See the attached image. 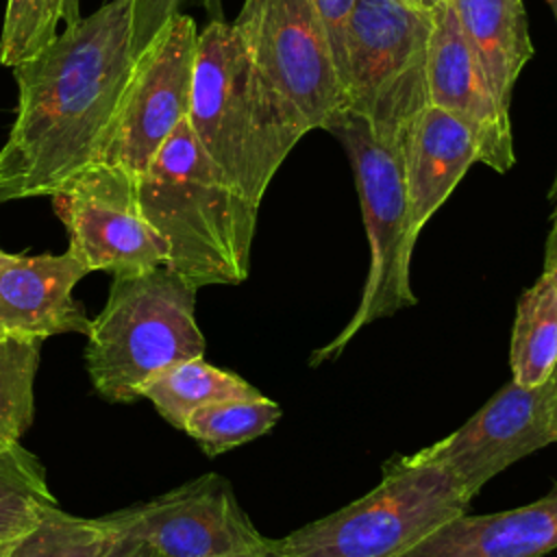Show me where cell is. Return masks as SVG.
<instances>
[{"label": "cell", "mask_w": 557, "mask_h": 557, "mask_svg": "<svg viewBox=\"0 0 557 557\" xmlns=\"http://www.w3.org/2000/svg\"><path fill=\"white\" fill-rule=\"evenodd\" d=\"M133 2L109 0L13 67L17 109L0 148V202L52 196L98 163L135 61Z\"/></svg>", "instance_id": "cell-1"}, {"label": "cell", "mask_w": 557, "mask_h": 557, "mask_svg": "<svg viewBox=\"0 0 557 557\" xmlns=\"http://www.w3.org/2000/svg\"><path fill=\"white\" fill-rule=\"evenodd\" d=\"M137 191L165 242V268L196 289L246 281L259 205L209 159L187 117L137 178Z\"/></svg>", "instance_id": "cell-2"}, {"label": "cell", "mask_w": 557, "mask_h": 557, "mask_svg": "<svg viewBox=\"0 0 557 557\" xmlns=\"http://www.w3.org/2000/svg\"><path fill=\"white\" fill-rule=\"evenodd\" d=\"M187 122L209 159L257 205L305 135L265 87L237 28L224 20H211L198 33Z\"/></svg>", "instance_id": "cell-3"}, {"label": "cell", "mask_w": 557, "mask_h": 557, "mask_svg": "<svg viewBox=\"0 0 557 557\" xmlns=\"http://www.w3.org/2000/svg\"><path fill=\"white\" fill-rule=\"evenodd\" d=\"M196 292L165 265L113 276L85 346L87 374L104 400L131 403L165 368L205 355Z\"/></svg>", "instance_id": "cell-4"}, {"label": "cell", "mask_w": 557, "mask_h": 557, "mask_svg": "<svg viewBox=\"0 0 557 557\" xmlns=\"http://www.w3.org/2000/svg\"><path fill=\"white\" fill-rule=\"evenodd\" d=\"M324 131L339 139L352 165L370 244V265L352 318L311 355V366L339 357L363 326L416 305L409 281L416 233L411 231L403 144L379 137L361 115L346 109L337 111Z\"/></svg>", "instance_id": "cell-5"}, {"label": "cell", "mask_w": 557, "mask_h": 557, "mask_svg": "<svg viewBox=\"0 0 557 557\" xmlns=\"http://www.w3.org/2000/svg\"><path fill=\"white\" fill-rule=\"evenodd\" d=\"M470 498L450 472L418 453L389 459L374 490L281 540L278 557H398Z\"/></svg>", "instance_id": "cell-6"}, {"label": "cell", "mask_w": 557, "mask_h": 557, "mask_svg": "<svg viewBox=\"0 0 557 557\" xmlns=\"http://www.w3.org/2000/svg\"><path fill=\"white\" fill-rule=\"evenodd\" d=\"M431 11L405 0H357L348 22L344 109L372 131L405 144L411 120L429 104Z\"/></svg>", "instance_id": "cell-7"}, {"label": "cell", "mask_w": 557, "mask_h": 557, "mask_svg": "<svg viewBox=\"0 0 557 557\" xmlns=\"http://www.w3.org/2000/svg\"><path fill=\"white\" fill-rule=\"evenodd\" d=\"M270 94L302 131L344 109L326 30L311 0H244L233 22Z\"/></svg>", "instance_id": "cell-8"}, {"label": "cell", "mask_w": 557, "mask_h": 557, "mask_svg": "<svg viewBox=\"0 0 557 557\" xmlns=\"http://www.w3.org/2000/svg\"><path fill=\"white\" fill-rule=\"evenodd\" d=\"M196 48V22L174 13L135 54L98 161L144 174L189 113Z\"/></svg>", "instance_id": "cell-9"}, {"label": "cell", "mask_w": 557, "mask_h": 557, "mask_svg": "<svg viewBox=\"0 0 557 557\" xmlns=\"http://www.w3.org/2000/svg\"><path fill=\"white\" fill-rule=\"evenodd\" d=\"M72 252L87 272L141 274L165 265V242L148 224L137 176L120 165L91 163L50 196Z\"/></svg>", "instance_id": "cell-10"}, {"label": "cell", "mask_w": 557, "mask_h": 557, "mask_svg": "<svg viewBox=\"0 0 557 557\" xmlns=\"http://www.w3.org/2000/svg\"><path fill=\"white\" fill-rule=\"evenodd\" d=\"M100 518L113 531L150 544L157 557H270L274 553V540L257 531L233 485L215 472Z\"/></svg>", "instance_id": "cell-11"}, {"label": "cell", "mask_w": 557, "mask_h": 557, "mask_svg": "<svg viewBox=\"0 0 557 557\" xmlns=\"http://www.w3.org/2000/svg\"><path fill=\"white\" fill-rule=\"evenodd\" d=\"M548 444H557L548 381L533 387L509 381L466 424L418 455L446 468L472 498L498 472Z\"/></svg>", "instance_id": "cell-12"}, {"label": "cell", "mask_w": 557, "mask_h": 557, "mask_svg": "<svg viewBox=\"0 0 557 557\" xmlns=\"http://www.w3.org/2000/svg\"><path fill=\"white\" fill-rule=\"evenodd\" d=\"M433 28L426 59L429 104L461 120L474 135L479 161L496 172L516 163L509 109H505L466 41L448 0L431 9Z\"/></svg>", "instance_id": "cell-13"}, {"label": "cell", "mask_w": 557, "mask_h": 557, "mask_svg": "<svg viewBox=\"0 0 557 557\" xmlns=\"http://www.w3.org/2000/svg\"><path fill=\"white\" fill-rule=\"evenodd\" d=\"M89 274L72 255H11L0 250V335L46 339L91 329L74 285Z\"/></svg>", "instance_id": "cell-14"}, {"label": "cell", "mask_w": 557, "mask_h": 557, "mask_svg": "<svg viewBox=\"0 0 557 557\" xmlns=\"http://www.w3.org/2000/svg\"><path fill=\"white\" fill-rule=\"evenodd\" d=\"M557 548V481L535 503L498 513H459L398 557H540Z\"/></svg>", "instance_id": "cell-15"}, {"label": "cell", "mask_w": 557, "mask_h": 557, "mask_svg": "<svg viewBox=\"0 0 557 557\" xmlns=\"http://www.w3.org/2000/svg\"><path fill=\"white\" fill-rule=\"evenodd\" d=\"M403 154L411 231L418 237L468 168L479 161V146L461 120L426 104L407 128Z\"/></svg>", "instance_id": "cell-16"}, {"label": "cell", "mask_w": 557, "mask_h": 557, "mask_svg": "<svg viewBox=\"0 0 557 557\" xmlns=\"http://www.w3.org/2000/svg\"><path fill=\"white\" fill-rule=\"evenodd\" d=\"M496 100L509 109L513 85L533 57L522 0H448Z\"/></svg>", "instance_id": "cell-17"}, {"label": "cell", "mask_w": 557, "mask_h": 557, "mask_svg": "<svg viewBox=\"0 0 557 557\" xmlns=\"http://www.w3.org/2000/svg\"><path fill=\"white\" fill-rule=\"evenodd\" d=\"M259 394L261 392L244 381L239 374L215 368L202 357L185 359L165 368L163 372L152 376L141 389V396L154 405L157 413L168 424L181 431L185 429L189 413L205 405Z\"/></svg>", "instance_id": "cell-18"}, {"label": "cell", "mask_w": 557, "mask_h": 557, "mask_svg": "<svg viewBox=\"0 0 557 557\" xmlns=\"http://www.w3.org/2000/svg\"><path fill=\"white\" fill-rule=\"evenodd\" d=\"M557 363V278L544 274L522 292L513 329L509 366L516 383L542 385Z\"/></svg>", "instance_id": "cell-19"}, {"label": "cell", "mask_w": 557, "mask_h": 557, "mask_svg": "<svg viewBox=\"0 0 557 557\" xmlns=\"http://www.w3.org/2000/svg\"><path fill=\"white\" fill-rule=\"evenodd\" d=\"M57 503L39 457L20 442L0 450V557L37 524L46 505Z\"/></svg>", "instance_id": "cell-20"}, {"label": "cell", "mask_w": 557, "mask_h": 557, "mask_svg": "<svg viewBox=\"0 0 557 557\" xmlns=\"http://www.w3.org/2000/svg\"><path fill=\"white\" fill-rule=\"evenodd\" d=\"M278 418V403L265 398L263 394L226 398L189 413L183 431L196 440L209 457H215L265 435L272 431Z\"/></svg>", "instance_id": "cell-21"}, {"label": "cell", "mask_w": 557, "mask_h": 557, "mask_svg": "<svg viewBox=\"0 0 557 557\" xmlns=\"http://www.w3.org/2000/svg\"><path fill=\"white\" fill-rule=\"evenodd\" d=\"M117 540L100 516L67 513L57 503L46 505L37 524L13 546L9 557H102Z\"/></svg>", "instance_id": "cell-22"}, {"label": "cell", "mask_w": 557, "mask_h": 557, "mask_svg": "<svg viewBox=\"0 0 557 557\" xmlns=\"http://www.w3.org/2000/svg\"><path fill=\"white\" fill-rule=\"evenodd\" d=\"M44 339L0 335V450L17 444L35 416V374Z\"/></svg>", "instance_id": "cell-23"}, {"label": "cell", "mask_w": 557, "mask_h": 557, "mask_svg": "<svg viewBox=\"0 0 557 557\" xmlns=\"http://www.w3.org/2000/svg\"><path fill=\"white\" fill-rule=\"evenodd\" d=\"M63 0H9L0 33V63L15 67L57 37Z\"/></svg>", "instance_id": "cell-24"}, {"label": "cell", "mask_w": 557, "mask_h": 557, "mask_svg": "<svg viewBox=\"0 0 557 557\" xmlns=\"http://www.w3.org/2000/svg\"><path fill=\"white\" fill-rule=\"evenodd\" d=\"M187 4L202 7L211 20L224 17L222 0H135L133 2V39H131L133 54H137L163 24L174 13H181V9Z\"/></svg>", "instance_id": "cell-25"}, {"label": "cell", "mask_w": 557, "mask_h": 557, "mask_svg": "<svg viewBox=\"0 0 557 557\" xmlns=\"http://www.w3.org/2000/svg\"><path fill=\"white\" fill-rule=\"evenodd\" d=\"M320 22L326 30L329 37V46L333 52V61L337 67V76H339V85L344 78V70H346V37H348V22H350V13L355 9L357 0H311ZM344 94V91H342Z\"/></svg>", "instance_id": "cell-26"}, {"label": "cell", "mask_w": 557, "mask_h": 557, "mask_svg": "<svg viewBox=\"0 0 557 557\" xmlns=\"http://www.w3.org/2000/svg\"><path fill=\"white\" fill-rule=\"evenodd\" d=\"M102 557H157V553L144 540L131 533H117V540Z\"/></svg>", "instance_id": "cell-27"}, {"label": "cell", "mask_w": 557, "mask_h": 557, "mask_svg": "<svg viewBox=\"0 0 557 557\" xmlns=\"http://www.w3.org/2000/svg\"><path fill=\"white\" fill-rule=\"evenodd\" d=\"M553 200V213H550V231L546 237V252H544V274H550L557 278V194Z\"/></svg>", "instance_id": "cell-28"}, {"label": "cell", "mask_w": 557, "mask_h": 557, "mask_svg": "<svg viewBox=\"0 0 557 557\" xmlns=\"http://www.w3.org/2000/svg\"><path fill=\"white\" fill-rule=\"evenodd\" d=\"M546 381H548V392H550V424H553V433L557 437V363Z\"/></svg>", "instance_id": "cell-29"}, {"label": "cell", "mask_w": 557, "mask_h": 557, "mask_svg": "<svg viewBox=\"0 0 557 557\" xmlns=\"http://www.w3.org/2000/svg\"><path fill=\"white\" fill-rule=\"evenodd\" d=\"M81 17H83L81 15V0H63V20L67 24H74Z\"/></svg>", "instance_id": "cell-30"}, {"label": "cell", "mask_w": 557, "mask_h": 557, "mask_svg": "<svg viewBox=\"0 0 557 557\" xmlns=\"http://www.w3.org/2000/svg\"><path fill=\"white\" fill-rule=\"evenodd\" d=\"M405 2H409V4H413V7H418V9H424V11H431V9H435L437 4H442L444 0H405Z\"/></svg>", "instance_id": "cell-31"}, {"label": "cell", "mask_w": 557, "mask_h": 557, "mask_svg": "<svg viewBox=\"0 0 557 557\" xmlns=\"http://www.w3.org/2000/svg\"><path fill=\"white\" fill-rule=\"evenodd\" d=\"M555 13V20H557V0H546ZM557 194V172H555V178H553V185H550V191H548V198H553Z\"/></svg>", "instance_id": "cell-32"}, {"label": "cell", "mask_w": 557, "mask_h": 557, "mask_svg": "<svg viewBox=\"0 0 557 557\" xmlns=\"http://www.w3.org/2000/svg\"><path fill=\"white\" fill-rule=\"evenodd\" d=\"M270 557H278V553H276V544H274V553H272Z\"/></svg>", "instance_id": "cell-33"}]
</instances>
